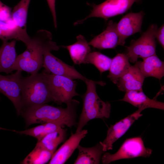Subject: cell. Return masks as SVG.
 Listing matches in <instances>:
<instances>
[{"mask_svg": "<svg viewBox=\"0 0 164 164\" xmlns=\"http://www.w3.org/2000/svg\"><path fill=\"white\" fill-rule=\"evenodd\" d=\"M26 47L24 52L17 56L12 71L19 70L31 75L36 74L43 67L44 53L60 49V46L52 41L51 32L45 29L37 31Z\"/></svg>", "mask_w": 164, "mask_h": 164, "instance_id": "obj_1", "label": "cell"}, {"mask_svg": "<svg viewBox=\"0 0 164 164\" xmlns=\"http://www.w3.org/2000/svg\"><path fill=\"white\" fill-rule=\"evenodd\" d=\"M79 103L73 100L65 108L45 104L27 108L21 115L26 126L35 124L53 122L71 128L76 124V108Z\"/></svg>", "mask_w": 164, "mask_h": 164, "instance_id": "obj_2", "label": "cell"}, {"mask_svg": "<svg viewBox=\"0 0 164 164\" xmlns=\"http://www.w3.org/2000/svg\"><path fill=\"white\" fill-rule=\"evenodd\" d=\"M21 86L22 113L27 108L54 102L44 71L26 77L22 76Z\"/></svg>", "mask_w": 164, "mask_h": 164, "instance_id": "obj_3", "label": "cell"}, {"mask_svg": "<svg viewBox=\"0 0 164 164\" xmlns=\"http://www.w3.org/2000/svg\"><path fill=\"white\" fill-rule=\"evenodd\" d=\"M85 83L87 86V90L82 96L83 106L76 132H77L81 131L91 120L95 118H108L111 113L110 103L102 101L96 91L97 84L103 85L104 83L89 79Z\"/></svg>", "mask_w": 164, "mask_h": 164, "instance_id": "obj_4", "label": "cell"}, {"mask_svg": "<svg viewBox=\"0 0 164 164\" xmlns=\"http://www.w3.org/2000/svg\"><path fill=\"white\" fill-rule=\"evenodd\" d=\"M156 24H152L136 40H132L127 47L126 54L129 60L132 63L137 61L139 58L143 59L156 55V33L158 29Z\"/></svg>", "mask_w": 164, "mask_h": 164, "instance_id": "obj_5", "label": "cell"}, {"mask_svg": "<svg viewBox=\"0 0 164 164\" xmlns=\"http://www.w3.org/2000/svg\"><path fill=\"white\" fill-rule=\"evenodd\" d=\"M45 72L54 102L67 105L72 101L73 97L79 95L76 91V81L66 77Z\"/></svg>", "mask_w": 164, "mask_h": 164, "instance_id": "obj_6", "label": "cell"}, {"mask_svg": "<svg viewBox=\"0 0 164 164\" xmlns=\"http://www.w3.org/2000/svg\"><path fill=\"white\" fill-rule=\"evenodd\" d=\"M152 152L151 149L145 147L141 137H137L126 139L117 152L114 154L104 153L101 159L103 164H107L123 159L139 157H149Z\"/></svg>", "mask_w": 164, "mask_h": 164, "instance_id": "obj_7", "label": "cell"}, {"mask_svg": "<svg viewBox=\"0 0 164 164\" xmlns=\"http://www.w3.org/2000/svg\"><path fill=\"white\" fill-rule=\"evenodd\" d=\"M142 0H106L98 5L93 4L90 14L84 19L77 21L74 25L83 23L91 17L102 18L105 20L109 18L122 14L129 10L135 2Z\"/></svg>", "mask_w": 164, "mask_h": 164, "instance_id": "obj_8", "label": "cell"}, {"mask_svg": "<svg viewBox=\"0 0 164 164\" xmlns=\"http://www.w3.org/2000/svg\"><path fill=\"white\" fill-rule=\"evenodd\" d=\"M22 76V71L19 70L6 76L0 74V92L12 102L18 115L22 113L21 79Z\"/></svg>", "mask_w": 164, "mask_h": 164, "instance_id": "obj_9", "label": "cell"}, {"mask_svg": "<svg viewBox=\"0 0 164 164\" xmlns=\"http://www.w3.org/2000/svg\"><path fill=\"white\" fill-rule=\"evenodd\" d=\"M43 67L47 73L78 79L85 83L88 79L79 72L74 66H70L48 51L44 54Z\"/></svg>", "mask_w": 164, "mask_h": 164, "instance_id": "obj_10", "label": "cell"}, {"mask_svg": "<svg viewBox=\"0 0 164 164\" xmlns=\"http://www.w3.org/2000/svg\"><path fill=\"white\" fill-rule=\"evenodd\" d=\"M142 111L138 109L133 114L111 125L107 131L105 138L103 142H100L104 152L112 149L113 143L125 134L135 121L142 115L141 114Z\"/></svg>", "mask_w": 164, "mask_h": 164, "instance_id": "obj_11", "label": "cell"}, {"mask_svg": "<svg viewBox=\"0 0 164 164\" xmlns=\"http://www.w3.org/2000/svg\"><path fill=\"white\" fill-rule=\"evenodd\" d=\"M145 13L142 11L137 13L130 12L124 16L116 24L118 36V45L123 46L129 36L141 31Z\"/></svg>", "mask_w": 164, "mask_h": 164, "instance_id": "obj_12", "label": "cell"}, {"mask_svg": "<svg viewBox=\"0 0 164 164\" xmlns=\"http://www.w3.org/2000/svg\"><path fill=\"white\" fill-rule=\"evenodd\" d=\"M30 1L21 0L13 8L11 14V18L17 31V40L22 42L26 47L31 39L26 31L27 17Z\"/></svg>", "mask_w": 164, "mask_h": 164, "instance_id": "obj_13", "label": "cell"}, {"mask_svg": "<svg viewBox=\"0 0 164 164\" xmlns=\"http://www.w3.org/2000/svg\"><path fill=\"white\" fill-rule=\"evenodd\" d=\"M87 133V130L83 129L79 132L72 134L70 138L53 153L48 163H64L77 148L81 140Z\"/></svg>", "mask_w": 164, "mask_h": 164, "instance_id": "obj_14", "label": "cell"}, {"mask_svg": "<svg viewBox=\"0 0 164 164\" xmlns=\"http://www.w3.org/2000/svg\"><path fill=\"white\" fill-rule=\"evenodd\" d=\"M145 77L137 64L131 66L128 71L117 81L116 84L121 91H142V86Z\"/></svg>", "mask_w": 164, "mask_h": 164, "instance_id": "obj_15", "label": "cell"}, {"mask_svg": "<svg viewBox=\"0 0 164 164\" xmlns=\"http://www.w3.org/2000/svg\"><path fill=\"white\" fill-rule=\"evenodd\" d=\"M117 23L109 21L106 29L94 37L88 44L99 49L114 48L118 45V36L116 30Z\"/></svg>", "mask_w": 164, "mask_h": 164, "instance_id": "obj_16", "label": "cell"}, {"mask_svg": "<svg viewBox=\"0 0 164 164\" xmlns=\"http://www.w3.org/2000/svg\"><path fill=\"white\" fill-rule=\"evenodd\" d=\"M120 101H125L142 110L149 108L164 110L163 102L158 101L155 97L151 99L143 91L133 90L126 92L124 97Z\"/></svg>", "mask_w": 164, "mask_h": 164, "instance_id": "obj_17", "label": "cell"}, {"mask_svg": "<svg viewBox=\"0 0 164 164\" xmlns=\"http://www.w3.org/2000/svg\"><path fill=\"white\" fill-rule=\"evenodd\" d=\"M135 63L145 77H153L160 80L164 76V62L156 55L148 57L142 61Z\"/></svg>", "mask_w": 164, "mask_h": 164, "instance_id": "obj_18", "label": "cell"}, {"mask_svg": "<svg viewBox=\"0 0 164 164\" xmlns=\"http://www.w3.org/2000/svg\"><path fill=\"white\" fill-rule=\"evenodd\" d=\"M16 40L9 42L3 41L0 47V73L9 74L12 71V68L17 56L15 46Z\"/></svg>", "mask_w": 164, "mask_h": 164, "instance_id": "obj_19", "label": "cell"}, {"mask_svg": "<svg viewBox=\"0 0 164 164\" xmlns=\"http://www.w3.org/2000/svg\"><path fill=\"white\" fill-rule=\"evenodd\" d=\"M77 41L69 46H62L67 49L74 63L76 64L84 63L87 55L91 52L90 45L84 37L80 35L77 36Z\"/></svg>", "mask_w": 164, "mask_h": 164, "instance_id": "obj_20", "label": "cell"}, {"mask_svg": "<svg viewBox=\"0 0 164 164\" xmlns=\"http://www.w3.org/2000/svg\"><path fill=\"white\" fill-rule=\"evenodd\" d=\"M77 149L78 154L74 163L75 164H99L102 154L104 152L100 142L95 146L89 148L79 145Z\"/></svg>", "mask_w": 164, "mask_h": 164, "instance_id": "obj_21", "label": "cell"}, {"mask_svg": "<svg viewBox=\"0 0 164 164\" xmlns=\"http://www.w3.org/2000/svg\"><path fill=\"white\" fill-rule=\"evenodd\" d=\"M131 66L126 53H118L112 59L107 77L116 84L118 79L128 71Z\"/></svg>", "mask_w": 164, "mask_h": 164, "instance_id": "obj_22", "label": "cell"}, {"mask_svg": "<svg viewBox=\"0 0 164 164\" xmlns=\"http://www.w3.org/2000/svg\"><path fill=\"white\" fill-rule=\"evenodd\" d=\"M66 137V131L61 127L37 141L35 146L40 147L54 153L58 145L64 141Z\"/></svg>", "mask_w": 164, "mask_h": 164, "instance_id": "obj_23", "label": "cell"}, {"mask_svg": "<svg viewBox=\"0 0 164 164\" xmlns=\"http://www.w3.org/2000/svg\"><path fill=\"white\" fill-rule=\"evenodd\" d=\"M63 126L58 123L48 122L23 131L12 130V131L21 135H25L34 137L37 139V141H39L48 134Z\"/></svg>", "mask_w": 164, "mask_h": 164, "instance_id": "obj_24", "label": "cell"}, {"mask_svg": "<svg viewBox=\"0 0 164 164\" xmlns=\"http://www.w3.org/2000/svg\"><path fill=\"white\" fill-rule=\"evenodd\" d=\"M112 59L97 51L91 52L86 56L84 63L94 65L101 74L109 70Z\"/></svg>", "mask_w": 164, "mask_h": 164, "instance_id": "obj_25", "label": "cell"}, {"mask_svg": "<svg viewBox=\"0 0 164 164\" xmlns=\"http://www.w3.org/2000/svg\"><path fill=\"white\" fill-rule=\"evenodd\" d=\"M53 153L35 146L21 162L23 164H44L51 159Z\"/></svg>", "mask_w": 164, "mask_h": 164, "instance_id": "obj_26", "label": "cell"}, {"mask_svg": "<svg viewBox=\"0 0 164 164\" xmlns=\"http://www.w3.org/2000/svg\"><path fill=\"white\" fill-rule=\"evenodd\" d=\"M0 39L2 41L17 39L15 26L11 25L9 20L6 22L0 21Z\"/></svg>", "mask_w": 164, "mask_h": 164, "instance_id": "obj_27", "label": "cell"}, {"mask_svg": "<svg viewBox=\"0 0 164 164\" xmlns=\"http://www.w3.org/2000/svg\"><path fill=\"white\" fill-rule=\"evenodd\" d=\"M11 9L3 4L0 7V21L6 22L11 17Z\"/></svg>", "mask_w": 164, "mask_h": 164, "instance_id": "obj_28", "label": "cell"}, {"mask_svg": "<svg viewBox=\"0 0 164 164\" xmlns=\"http://www.w3.org/2000/svg\"><path fill=\"white\" fill-rule=\"evenodd\" d=\"M46 1L53 16L54 27L56 28L57 23L55 8L56 0H46Z\"/></svg>", "mask_w": 164, "mask_h": 164, "instance_id": "obj_29", "label": "cell"}, {"mask_svg": "<svg viewBox=\"0 0 164 164\" xmlns=\"http://www.w3.org/2000/svg\"><path fill=\"white\" fill-rule=\"evenodd\" d=\"M164 26L162 25L159 28H158L155 35V38L159 43L164 49Z\"/></svg>", "mask_w": 164, "mask_h": 164, "instance_id": "obj_30", "label": "cell"}, {"mask_svg": "<svg viewBox=\"0 0 164 164\" xmlns=\"http://www.w3.org/2000/svg\"><path fill=\"white\" fill-rule=\"evenodd\" d=\"M0 130H10L9 129H7L6 128H3L2 127H0Z\"/></svg>", "mask_w": 164, "mask_h": 164, "instance_id": "obj_31", "label": "cell"}, {"mask_svg": "<svg viewBox=\"0 0 164 164\" xmlns=\"http://www.w3.org/2000/svg\"><path fill=\"white\" fill-rule=\"evenodd\" d=\"M3 3L1 1H0V7L3 4Z\"/></svg>", "mask_w": 164, "mask_h": 164, "instance_id": "obj_32", "label": "cell"}]
</instances>
